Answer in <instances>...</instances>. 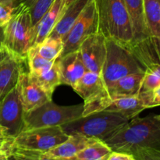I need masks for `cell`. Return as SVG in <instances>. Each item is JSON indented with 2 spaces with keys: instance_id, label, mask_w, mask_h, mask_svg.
Returning a JSON list of instances; mask_svg holds the SVG:
<instances>
[{
  "instance_id": "1",
  "label": "cell",
  "mask_w": 160,
  "mask_h": 160,
  "mask_svg": "<svg viewBox=\"0 0 160 160\" xmlns=\"http://www.w3.org/2000/svg\"><path fill=\"white\" fill-rule=\"evenodd\" d=\"M104 142L112 151L131 153L138 148L160 150V114L134 117Z\"/></svg>"
},
{
  "instance_id": "2",
  "label": "cell",
  "mask_w": 160,
  "mask_h": 160,
  "mask_svg": "<svg viewBox=\"0 0 160 160\" xmlns=\"http://www.w3.org/2000/svg\"><path fill=\"white\" fill-rule=\"evenodd\" d=\"M99 31L106 38L126 46L134 41L131 19L123 0H95Z\"/></svg>"
},
{
  "instance_id": "3",
  "label": "cell",
  "mask_w": 160,
  "mask_h": 160,
  "mask_svg": "<svg viewBox=\"0 0 160 160\" xmlns=\"http://www.w3.org/2000/svg\"><path fill=\"white\" fill-rule=\"evenodd\" d=\"M128 122L129 120L120 113L103 110L81 117L61 128L68 135L81 134L104 142Z\"/></svg>"
},
{
  "instance_id": "4",
  "label": "cell",
  "mask_w": 160,
  "mask_h": 160,
  "mask_svg": "<svg viewBox=\"0 0 160 160\" xmlns=\"http://www.w3.org/2000/svg\"><path fill=\"white\" fill-rule=\"evenodd\" d=\"M34 45V27L30 11L19 3L9 21L3 27L2 47L6 50L27 58L31 47Z\"/></svg>"
},
{
  "instance_id": "5",
  "label": "cell",
  "mask_w": 160,
  "mask_h": 160,
  "mask_svg": "<svg viewBox=\"0 0 160 160\" xmlns=\"http://www.w3.org/2000/svg\"><path fill=\"white\" fill-rule=\"evenodd\" d=\"M144 72L128 46L113 39L106 38V56L102 71L106 87L127 75Z\"/></svg>"
},
{
  "instance_id": "6",
  "label": "cell",
  "mask_w": 160,
  "mask_h": 160,
  "mask_svg": "<svg viewBox=\"0 0 160 160\" xmlns=\"http://www.w3.org/2000/svg\"><path fill=\"white\" fill-rule=\"evenodd\" d=\"M83 105L62 106L48 101L34 110L24 113V128L62 126L82 117Z\"/></svg>"
},
{
  "instance_id": "7",
  "label": "cell",
  "mask_w": 160,
  "mask_h": 160,
  "mask_svg": "<svg viewBox=\"0 0 160 160\" xmlns=\"http://www.w3.org/2000/svg\"><path fill=\"white\" fill-rule=\"evenodd\" d=\"M72 88L84 101L83 117L105 110L112 102L101 73L86 71Z\"/></svg>"
},
{
  "instance_id": "8",
  "label": "cell",
  "mask_w": 160,
  "mask_h": 160,
  "mask_svg": "<svg viewBox=\"0 0 160 160\" xmlns=\"http://www.w3.org/2000/svg\"><path fill=\"white\" fill-rule=\"evenodd\" d=\"M61 126L23 130L12 140L10 148L45 153L68 138Z\"/></svg>"
},
{
  "instance_id": "9",
  "label": "cell",
  "mask_w": 160,
  "mask_h": 160,
  "mask_svg": "<svg viewBox=\"0 0 160 160\" xmlns=\"http://www.w3.org/2000/svg\"><path fill=\"white\" fill-rule=\"evenodd\" d=\"M98 30L99 24L95 2L90 0L62 38L63 50L61 56L78 50L84 40Z\"/></svg>"
},
{
  "instance_id": "10",
  "label": "cell",
  "mask_w": 160,
  "mask_h": 160,
  "mask_svg": "<svg viewBox=\"0 0 160 160\" xmlns=\"http://www.w3.org/2000/svg\"><path fill=\"white\" fill-rule=\"evenodd\" d=\"M24 112L17 84L0 100V125L15 138L24 128Z\"/></svg>"
},
{
  "instance_id": "11",
  "label": "cell",
  "mask_w": 160,
  "mask_h": 160,
  "mask_svg": "<svg viewBox=\"0 0 160 160\" xmlns=\"http://www.w3.org/2000/svg\"><path fill=\"white\" fill-rule=\"evenodd\" d=\"M81 58L88 71L101 73L106 56V38L98 30L91 34L78 48Z\"/></svg>"
},
{
  "instance_id": "12",
  "label": "cell",
  "mask_w": 160,
  "mask_h": 160,
  "mask_svg": "<svg viewBox=\"0 0 160 160\" xmlns=\"http://www.w3.org/2000/svg\"><path fill=\"white\" fill-rule=\"evenodd\" d=\"M27 58L8 51L3 47L0 56V93L4 97L18 82L19 78L24 71Z\"/></svg>"
},
{
  "instance_id": "13",
  "label": "cell",
  "mask_w": 160,
  "mask_h": 160,
  "mask_svg": "<svg viewBox=\"0 0 160 160\" xmlns=\"http://www.w3.org/2000/svg\"><path fill=\"white\" fill-rule=\"evenodd\" d=\"M17 87L24 113L31 112L52 100L25 70L19 78Z\"/></svg>"
},
{
  "instance_id": "14",
  "label": "cell",
  "mask_w": 160,
  "mask_h": 160,
  "mask_svg": "<svg viewBox=\"0 0 160 160\" xmlns=\"http://www.w3.org/2000/svg\"><path fill=\"white\" fill-rule=\"evenodd\" d=\"M56 61L61 84H67L73 88L88 71L83 63L78 49L60 56Z\"/></svg>"
},
{
  "instance_id": "15",
  "label": "cell",
  "mask_w": 160,
  "mask_h": 160,
  "mask_svg": "<svg viewBox=\"0 0 160 160\" xmlns=\"http://www.w3.org/2000/svg\"><path fill=\"white\" fill-rule=\"evenodd\" d=\"M95 139L81 134H71L65 142L42 154L51 159L67 160L73 157Z\"/></svg>"
},
{
  "instance_id": "16",
  "label": "cell",
  "mask_w": 160,
  "mask_h": 160,
  "mask_svg": "<svg viewBox=\"0 0 160 160\" xmlns=\"http://www.w3.org/2000/svg\"><path fill=\"white\" fill-rule=\"evenodd\" d=\"M65 7L62 0H55L48 10L42 16L34 28V45L43 42L52 31L60 19Z\"/></svg>"
},
{
  "instance_id": "17",
  "label": "cell",
  "mask_w": 160,
  "mask_h": 160,
  "mask_svg": "<svg viewBox=\"0 0 160 160\" xmlns=\"http://www.w3.org/2000/svg\"><path fill=\"white\" fill-rule=\"evenodd\" d=\"M146 109L143 99L139 94L131 96H120L112 98L110 105L105 110L118 112L131 120L138 117Z\"/></svg>"
},
{
  "instance_id": "18",
  "label": "cell",
  "mask_w": 160,
  "mask_h": 160,
  "mask_svg": "<svg viewBox=\"0 0 160 160\" xmlns=\"http://www.w3.org/2000/svg\"><path fill=\"white\" fill-rule=\"evenodd\" d=\"M89 1L90 0H75L67 6L60 19L48 37L63 38Z\"/></svg>"
},
{
  "instance_id": "19",
  "label": "cell",
  "mask_w": 160,
  "mask_h": 160,
  "mask_svg": "<svg viewBox=\"0 0 160 160\" xmlns=\"http://www.w3.org/2000/svg\"><path fill=\"white\" fill-rule=\"evenodd\" d=\"M123 2L131 19L134 34L133 42L150 36L144 14V0H123Z\"/></svg>"
},
{
  "instance_id": "20",
  "label": "cell",
  "mask_w": 160,
  "mask_h": 160,
  "mask_svg": "<svg viewBox=\"0 0 160 160\" xmlns=\"http://www.w3.org/2000/svg\"><path fill=\"white\" fill-rule=\"evenodd\" d=\"M144 73H136L127 75L112 83L107 88L111 97L131 96L139 93L143 81Z\"/></svg>"
},
{
  "instance_id": "21",
  "label": "cell",
  "mask_w": 160,
  "mask_h": 160,
  "mask_svg": "<svg viewBox=\"0 0 160 160\" xmlns=\"http://www.w3.org/2000/svg\"><path fill=\"white\" fill-rule=\"evenodd\" d=\"M30 76L51 98L55 89L61 84L60 77H59L56 61H55L51 68L48 70L42 72L38 74H30Z\"/></svg>"
},
{
  "instance_id": "22",
  "label": "cell",
  "mask_w": 160,
  "mask_h": 160,
  "mask_svg": "<svg viewBox=\"0 0 160 160\" xmlns=\"http://www.w3.org/2000/svg\"><path fill=\"white\" fill-rule=\"evenodd\" d=\"M112 149L103 141L95 138L73 157L67 160H106Z\"/></svg>"
},
{
  "instance_id": "23",
  "label": "cell",
  "mask_w": 160,
  "mask_h": 160,
  "mask_svg": "<svg viewBox=\"0 0 160 160\" xmlns=\"http://www.w3.org/2000/svg\"><path fill=\"white\" fill-rule=\"evenodd\" d=\"M144 14L150 35L160 38V0H144Z\"/></svg>"
},
{
  "instance_id": "24",
  "label": "cell",
  "mask_w": 160,
  "mask_h": 160,
  "mask_svg": "<svg viewBox=\"0 0 160 160\" xmlns=\"http://www.w3.org/2000/svg\"><path fill=\"white\" fill-rule=\"evenodd\" d=\"M33 46H35L41 56L48 60L56 61L62 54L63 42L62 38L47 37L43 42Z\"/></svg>"
},
{
  "instance_id": "25",
  "label": "cell",
  "mask_w": 160,
  "mask_h": 160,
  "mask_svg": "<svg viewBox=\"0 0 160 160\" xmlns=\"http://www.w3.org/2000/svg\"><path fill=\"white\" fill-rule=\"evenodd\" d=\"M27 61L28 64L30 74H38L42 72L45 71L51 68L55 61H50L45 59L38 52L35 46H32L29 48L27 54Z\"/></svg>"
},
{
  "instance_id": "26",
  "label": "cell",
  "mask_w": 160,
  "mask_h": 160,
  "mask_svg": "<svg viewBox=\"0 0 160 160\" xmlns=\"http://www.w3.org/2000/svg\"><path fill=\"white\" fill-rule=\"evenodd\" d=\"M19 2L29 9L34 28L42 16L51 7L55 0H19Z\"/></svg>"
},
{
  "instance_id": "27",
  "label": "cell",
  "mask_w": 160,
  "mask_h": 160,
  "mask_svg": "<svg viewBox=\"0 0 160 160\" xmlns=\"http://www.w3.org/2000/svg\"><path fill=\"white\" fill-rule=\"evenodd\" d=\"M160 84V64L145 70L142 87L139 92H152Z\"/></svg>"
},
{
  "instance_id": "28",
  "label": "cell",
  "mask_w": 160,
  "mask_h": 160,
  "mask_svg": "<svg viewBox=\"0 0 160 160\" xmlns=\"http://www.w3.org/2000/svg\"><path fill=\"white\" fill-rule=\"evenodd\" d=\"M11 156L14 160H62L46 157L38 152L27 151L18 148H10V157Z\"/></svg>"
},
{
  "instance_id": "29",
  "label": "cell",
  "mask_w": 160,
  "mask_h": 160,
  "mask_svg": "<svg viewBox=\"0 0 160 160\" xmlns=\"http://www.w3.org/2000/svg\"><path fill=\"white\" fill-rule=\"evenodd\" d=\"M19 2H0V27H4L12 17Z\"/></svg>"
},
{
  "instance_id": "30",
  "label": "cell",
  "mask_w": 160,
  "mask_h": 160,
  "mask_svg": "<svg viewBox=\"0 0 160 160\" xmlns=\"http://www.w3.org/2000/svg\"><path fill=\"white\" fill-rule=\"evenodd\" d=\"M131 153L137 160H160V150L152 148H138Z\"/></svg>"
},
{
  "instance_id": "31",
  "label": "cell",
  "mask_w": 160,
  "mask_h": 160,
  "mask_svg": "<svg viewBox=\"0 0 160 160\" xmlns=\"http://www.w3.org/2000/svg\"><path fill=\"white\" fill-rule=\"evenodd\" d=\"M13 138L9 135L6 128L0 125V150L10 152V146Z\"/></svg>"
},
{
  "instance_id": "32",
  "label": "cell",
  "mask_w": 160,
  "mask_h": 160,
  "mask_svg": "<svg viewBox=\"0 0 160 160\" xmlns=\"http://www.w3.org/2000/svg\"><path fill=\"white\" fill-rule=\"evenodd\" d=\"M106 160H137L132 153L126 152L112 151Z\"/></svg>"
},
{
  "instance_id": "33",
  "label": "cell",
  "mask_w": 160,
  "mask_h": 160,
  "mask_svg": "<svg viewBox=\"0 0 160 160\" xmlns=\"http://www.w3.org/2000/svg\"><path fill=\"white\" fill-rule=\"evenodd\" d=\"M160 106V84L152 93V108Z\"/></svg>"
},
{
  "instance_id": "34",
  "label": "cell",
  "mask_w": 160,
  "mask_h": 160,
  "mask_svg": "<svg viewBox=\"0 0 160 160\" xmlns=\"http://www.w3.org/2000/svg\"><path fill=\"white\" fill-rule=\"evenodd\" d=\"M10 152L7 150H0V160H9Z\"/></svg>"
},
{
  "instance_id": "35",
  "label": "cell",
  "mask_w": 160,
  "mask_h": 160,
  "mask_svg": "<svg viewBox=\"0 0 160 160\" xmlns=\"http://www.w3.org/2000/svg\"><path fill=\"white\" fill-rule=\"evenodd\" d=\"M3 42V27H0V48L2 47Z\"/></svg>"
},
{
  "instance_id": "36",
  "label": "cell",
  "mask_w": 160,
  "mask_h": 160,
  "mask_svg": "<svg viewBox=\"0 0 160 160\" xmlns=\"http://www.w3.org/2000/svg\"><path fill=\"white\" fill-rule=\"evenodd\" d=\"M73 1H75V0H62V3H63V6L64 7H67V6H68L70 4L71 2H73Z\"/></svg>"
},
{
  "instance_id": "37",
  "label": "cell",
  "mask_w": 160,
  "mask_h": 160,
  "mask_svg": "<svg viewBox=\"0 0 160 160\" xmlns=\"http://www.w3.org/2000/svg\"><path fill=\"white\" fill-rule=\"evenodd\" d=\"M19 2V0H0V2Z\"/></svg>"
},
{
  "instance_id": "38",
  "label": "cell",
  "mask_w": 160,
  "mask_h": 160,
  "mask_svg": "<svg viewBox=\"0 0 160 160\" xmlns=\"http://www.w3.org/2000/svg\"><path fill=\"white\" fill-rule=\"evenodd\" d=\"M2 52H3V47H1V48H0V56H1L2 54Z\"/></svg>"
},
{
  "instance_id": "39",
  "label": "cell",
  "mask_w": 160,
  "mask_h": 160,
  "mask_svg": "<svg viewBox=\"0 0 160 160\" xmlns=\"http://www.w3.org/2000/svg\"><path fill=\"white\" fill-rule=\"evenodd\" d=\"M1 98H2V95H1V93H0V100H1Z\"/></svg>"
},
{
  "instance_id": "40",
  "label": "cell",
  "mask_w": 160,
  "mask_h": 160,
  "mask_svg": "<svg viewBox=\"0 0 160 160\" xmlns=\"http://www.w3.org/2000/svg\"><path fill=\"white\" fill-rule=\"evenodd\" d=\"M159 49H160V38H159Z\"/></svg>"
},
{
  "instance_id": "41",
  "label": "cell",
  "mask_w": 160,
  "mask_h": 160,
  "mask_svg": "<svg viewBox=\"0 0 160 160\" xmlns=\"http://www.w3.org/2000/svg\"></svg>"
}]
</instances>
